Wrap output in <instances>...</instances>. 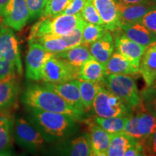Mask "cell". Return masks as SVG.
I'll return each mask as SVG.
<instances>
[{"instance_id": "obj_24", "label": "cell", "mask_w": 156, "mask_h": 156, "mask_svg": "<svg viewBox=\"0 0 156 156\" xmlns=\"http://www.w3.org/2000/svg\"><path fill=\"white\" fill-rule=\"evenodd\" d=\"M136 139L132 137L124 132L111 134L110 144L107 155L123 156L125 152L133 144L136 142Z\"/></svg>"}, {"instance_id": "obj_43", "label": "cell", "mask_w": 156, "mask_h": 156, "mask_svg": "<svg viewBox=\"0 0 156 156\" xmlns=\"http://www.w3.org/2000/svg\"><path fill=\"white\" fill-rule=\"evenodd\" d=\"M9 1L10 0H0V17H3L6 7L8 5Z\"/></svg>"}, {"instance_id": "obj_11", "label": "cell", "mask_w": 156, "mask_h": 156, "mask_svg": "<svg viewBox=\"0 0 156 156\" xmlns=\"http://www.w3.org/2000/svg\"><path fill=\"white\" fill-rule=\"evenodd\" d=\"M4 24L15 30L24 28L30 18L25 0H10L3 15Z\"/></svg>"}, {"instance_id": "obj_16", "label": "cell", "mask_w": 156, "mask_h": 156, "mask_svg": "<svg viewBox=\"0 0 156 156\" xmlns=\"http://www.w3.org/2000/svg\"><path fill=\"white\" fill-rule=\"evenodd\" d=\"M15 119L10 113L0 111V156L12 153L13 130Z\"/></svg>"}, {"instance_id": "obj_3", "label": "cell", "mask_w": 156, "mask_h": 156, "mask_svg": "<svg viewBox=\"0 0 156 156\" xmlns=\"http://www.w3.org/2000/svg\"><path fill=\"white\" fill-rule=\"evenodd\" d=\"M81 14H61L55 17H41L31 29L29 41L44 36H63L69 34L83 20Z\"/></svg>"}, {"instance_id": "obj_37", "label": "cell", "mask_w": 156, "mask_h": 156, "mask_svg": "<svg viewBox=\"0 0 156 156\" xmlns=\"http://www.w3.org/2000/svg\"><path fill=\"white\" fill-rule=\"evenodd\" d=\"M143 145V155H156V131L145 140H140Z\"/></svg>"}, {"instance_id": "obj_6", "label": "cell", "mask_w": 156, "mask_h": 156, "mask_svg": "<svg viewBox=\"0 0 156 156\" xmlns=\"http://www.w3.org/2000/svg\"><path fill=\"white\" fill-rule=\"evenodd\" d=\"M80 68L53 54L43 66L41 80L44 83H63L78 79Z\"/></svg>"}, {"instance_id": "obj_39", "label": "cell", "mask_w": 156, "mask_h": 156, "mask_svg": "<svg viewBox=\"0 0 156 156\" xmlns=\"http://www.w3.org/2000/svg\"><path fill=\"white\" fill-rule=\"evenodd\" d=\"M141 23L156 36V9L145 15L142 19Z\"/></svg>"}, {"instance_id": "obj_27", "label": "cell", "mask_w": 156, "mask_h": 156, "mask_svg": "<svg viewBox=\"0 0 156 156\" xmlns=\"http://www.w3.org/2000/svg\"><path fill=\"white\" fill-rule=\"evenodd\" d=\"M77 83L80 91L81 100L85 112H89L93 108V101L98 90L102 87L101 83L82 80L77 79Z\"/></svg>"}, {"instance_id": "obj_34", "label": "cell", "mask_w": 156, "mask_h": 156, "mask_svg": "<svg viewBox=\"0 0 156 156\" xmlns=\"http://www.w3.org/2000/svg\"><path fill=\"white\" fill-rule=\"evenodd\" d=\"M134 113H132L128 117L124 131L126 134L136 140H142V136L138 128V114L135 109H132Z\"/></svg>"}, {"instance_id": "obj_14", "label": "cell", "mask_w": 156, "mask_h": 156, "mask_svg": "<svg viewBox=\"0 0 156 156\" xmlns=\"http://www.w3.org/2000/svg\"><path fill=\"white\" fill-rule=\"evenodd\" d=\"M95 8L102 19L103 26L107 30L113 31L121 28V23L114 0H92Z\"/></svg>"}, {"instance_id": "obj_31", "label": "cell", "mask_w": 156, "mask_h": 156, "mask_svg": "<svg viewBox=\"0 0 156 156\" xmlns=\"http://www.w3.org/2000/svg\"><path fill=\"white\" fill-rule=\"evenodd\" d=\"M72 0H48L41 17H55L61 15Z\"/></svg>"}, {"instance_id": "obj_35", "label": "cell", "mask_w": 156, "mask_h": 156, "mask_svg": "<svg viewBox=\"0 0 156 156\" xmlns=\"http://www.w3.org/2000/svg\"><path fill=\"white\" fill-rule=\"evenodd\" d=\"M17 69L15 64L0 56V80L8 77H16Z\"/></svg>"}, {"instance_id": "obj_8", "label": "cell", "mask_w": 156, "mask_h": 156, "mask_svg": "<svg viewBox=\"0 0 156 156\" xmlns=\"http://www.w3.org/2000/svg\"><path fill=\"white\" fill-rule=\"evenodd\" d=\"M36 41H29V48L25 58V77L34 81L41 80L43 66L45 62L53 55Z\"/></svg>"}, {"instance_id": "obj_30", "label": "cell", "mask_w": 156, "mask_h": 156, "mask_svg": "<svg viewBox=\"0 0 156 156\" xmlns=\"http://www.w3.org/2000/svg\"><path fill=\"white\" fill-rule=\"evenodd\" d=\"M107 31L108 30L103 25H95L86 22L83 28L82 44H91L104 36Z\"/></svg>"}, {"instance_id": "obj_26", "label": "cell", "mask_w": 156, "mask_h": 156, "mask_svg": "<svg viewBox=\"0 0 156 156\" xmlns=\"http://www.w3.org/2000/svg\"><path fill=\"white\" fill-rule=\"evenodd\" d=\"M138 114V128L142 136V140H145L156 131V119L144 108L142 102L134 107Z\"/></svg>"}, {"instance_id": "obj_22", "label": "cell", "mask_w": 156, "mask_h": 156, "mask_svg": "<svg viewBox=\"0 0 156 156\" xmlns=\"http://www.w3.org/2000/svg\"><path fill=\"white\" fill-rule=\"evenodd\" d=\"M105 75L104 66L92 56L80 67L78 80L102 83Z\"/></svg>"}, {"instance_id": "obj_20", "label": "cell", "mask_w": 156, "mask_h": 156, "mask_svg": "<svg viewBox=\"0 0 156 156\" xmlns=\"http://www.w3.org/2000/svg\"><path fill=\"white\" fill-rule=\"evenodd\" d=\"M19 93L16 77L0 80V111H5L16 102Z\"/></svg>"}, {"instance_id": "obj_36", "label": "cell", "mask_w": 156, "mask_h": 156, "mask_svg": "<svg viewBox=\"0 0 156 156\" xmlns=\"http://www.w3.org/2000/svg\"><path fill=\"white\" fill-rule=\"evenodd\" d=\"M48 0H25L30 11V20H34L41 17Z\"/></svg>"}, {"instance_id": "obj_33", "label": "cell", "mask_w": 156, "mask_h": 156, "mask_svg": "<svg viewBox=\"0 0 156 156\" xmlns=\"http://www.w3.org/2000/svg\"><path fill=\"white\" fill-rule=\"evenodd\" d=\"M85 23H86V21H85L83 20L82 21V22L80 23L74 30H72L69 34L65 35V36H62V38L64 39L66 43H67L68 49L82 44V41H83V28Z\"/></svg>"}, {"instance_id": "obj_21", "label": "cell", "mask_w": 156, "mask_h": 156, "mask_svg": "<svg viewBox=\"0 0 156 156\" xmlns=\"http://www.w3.org/2000/svg\"><path fill=\"white\" fill-rule=\"evenodd\" d=\"M106 75H134L139 73V69H136L126 58L118 51L114 52L111 56L105 67Z\"/></svg>"}, {"instance_id": "obj_28", "label": "cell", "mask_w": 156, "mask_h": 156, "mask_svg": "<svg viewBox=\"0 0 156 156\" xmlns=\"http://www.w3.org/2000/svg\"><path fill=\"white\" fill-rule=\"evenodd\" d=\"M128 117L129 116L103 118L97 116L95 117L94 121L109 134H115L124 131Z\"/></svg>"}, {"instance_id": "obj_18", "label": "cell", "mask_w": 156, "mask_h": 156, "mask_svg": "<svg viewBox=\"0 0 156 156\" xmlns=\"http://www.w3.org/2000/svg\"><path fill=\"white\" fill-rule=\"evenodd\" d=\"M121 29L128 38L146 47L156 44L155 35L148 30L142 23L122 24Z\"/></svg>"}, {"instance_id": "obj_44", "label": "cell", "mask_w": 156, "mask_h": 156, "mask_svg": "<svg viewBox=\"0 0 156 156\" xmlns=\"http://www.w3.org/2000/svg\"><path fill=\"white\" fill-rule=\"evenodd\" d=\"M152 1H153V2H154V3H155V5H156V0H152Z\"/></svg>"}, {"instance_id": "obj_41", "label": "cell", "mask_w": 156, "mask_h": 156, "mask_svg": "<svg viewBox=\"0 0 156 156\" xmlns=\"http://www.w3.org/2000/svg\"><path fill=\"white\" fill-rule=\"evenodd\" d=\"M143 103L144 108L147 112L151 114L156 119V98Z\"/></svg>"}, {"instance_id": "obj_15", "label": "cell", "mask_w": 156, "mask_h": 156, "mask_svg": "<svg viewBox=\"0 0 156 156\" xmlns=\"http://www.w3.org/2000/svg\"><path fill=\"white\" fill-rule=\"evenodd\" d=\"M88 127L90 141L93 155L106 156L110 144L111 134L104 130L96 122L89 120L86 122Z\"/></svg>"}, {"instance_id": "obj_42", "label": "cell", "mask_w": 156, "mask_h": 156, "mask_svg": "<svg viewBox=\"0 0 156 156\" xmlns=\"http://www.w3.org/2000/svg\"><path fill=\"white\" fill-rule=\"evenodd\" d=\"M118 2L124 5H136V4L150 2H152V0H118Z\"/></svg>"}, {"instance_id": "obj_5", "label": "cell", "mask_w": 156, "mask_h": 156, "mask_svg": "<svg viewBox=\"0 0 156 156\" xmlns=\"http://www.w3.org/2000/svg\"><path fill=\"white\" fill-rule=\"evenodd\" d=\"M93 108L98 116L103 118L128 116L132 110L119 97L103 86L95 95Z\"/></svg>"}, {"instance_id": "obj_29", "label": "cell", "mask_w": 156, "mask_h": 156, "mask_svg": "<svg viewBox=\"0 0 156 156\" xmlns=\"http://www.w3.org/2000/svg\"><path fill=\"white\" fill-rule=\"evenodd\" d=\"M34 41L42 45L46 50L53 54H57L68 49V46L62 36H44L36 39Z\"/></svg>"}, {"instance_id": "obj_38", "label": "cell", "mask_w": 156, "mask_h": 156, "mask_svg": "<svg viewBox=\"0 0 156 156\" xmlns=\"http://www.w3.org/2000/svg\"><path fill=\"white\" fill-rule=\"evenodd\" d=\"M87 0H72L62 14L77 15L80 14Z\"/></svg>"}, {"instance_id": "obj_23", "label": "cell", "mask_w": 156, "mask_h": 156, "mask_svg": "<svg viewBox=\"0 0 156 156\" xmlns=\"http://www.w3.org/2000/svg\"><path fill=\"white\" fill-rule=\"evenodd\" d=\"M89 46L90 45L82 44L75 47L54 54L58 57L63 58L72 65L80 68L87 60L93 56L90 51Z\"/></svg>"}, {"instance_id": "obj_10", "label": "cell", "mask_w": 156, "mask_h": 156, "mask_svg": "<svg viewBox=\"0 0 156 156\" xmlns=\"http://www.w3.org/2000/svg\"><path fill=\"white\" fill-rule=\"evenodd\" d=\"M0 56L13 62L17 67V74L22 75L23 67L18 41L13 31L6 25L0 28Z\"/></svg>"}, {"instance_id": "obj_13", "label": "cell", "mask_w": 156, "mask_h": 156, "mask_svg": "<svg viewBox=\"0 0 156 156\" xmlns=\"http://www.w3.org/2000/svg\"><path fill=\"white\" fill-rule=\"evenodd\" d=\"M44 85L59 95L72 106L85 112L77 80L63 83H44Z\"/></svg>"}, {"instance_id": "obj_9", "label": "cell", "mask_w": 156, "mask_h": 156, "mask_svg": "<svg viewBox=\"0 0 156 156\" xmlns=\"http://www.w3.org/2000/svg\"><path fill=\"white\" fill-rule=\"evenodd\" d=\"M112 34L117 51L124 56L136 69H139L140 60L147 47L128 38L121 28L113 31Z\"/></svg>"}, {"instance_id": "obj_2", "label": "cell", "mask_w": 156, "mask_h": 156, "mask_svg": "<svg viewBox=\"0 0 156 156\" xmlns=\"http://www.w3.org/2000/svg\"><path fill=\"white\" fill-rule=\"evenodd\" d=\"M30 109V122L40 131L46 142L63 138L74 131L75 122L73 117L60 113Z\"/></svg>"}, {"instance_id": "obj_32", "label": "cell", "mask_w": 156, "mask_h": 156, "mask_svg": "<svg viewBox=\"0 0 156 156\" xmlns=\"http://www.w3.org/2000/svg\"><path fill=\"white\" fill-rule=\"evenodd\" d=\"M80 14L84 20L86 21L87 23L103 25L102 19H101L98 12L95 8L92 0H87L83 9H82Z\"/></svg>"}, {"instance_id": "obj_4", "label": "cell", "mask_w": 156, "mask_h": 156, "mask_svg": "<svg viewBox=\"0 0 156 156\" xmlns=\"http://www.w3.org/2000/svg\"><path fill=\"white\" fill-rule=\"evenodd\" d=\"M102 83L107 90L119 97L132 108L142 103L140 93L131 75H106Z\"/></svg>"}, {"instance_id": "obj_17", "label": "cell", "mask_w": 156, "mask_h": 156, "mask_svg": "<svg viewBox=\"0 0 156 156\" xmlns=\"http://www.w3.org/2000/svg\"><path fill=\"white\" fill-rule=\"evenodd\" d=\"M114 41L113 34L108 30L104 36L96 41L90 44L89 48L95 59L106 67L107 62L114 51Z\"/></svg>"}, {"instance_id": "obj_19", "label": "cell", "mask_w": 156, "mask_h": 156, "mask_svg": "<svg viewBox=\"0 0 156 156\" xmlns=\"http://www.w3.org/2000/svg\"><path fill=\"white\" fill-rule=\"evenodd\" d=\"M139 73L147 87L156 79V44L147 47L144 52L140 60Z\"/></svg>"}, {"instance_id": "obj_40", "label": "cell", "mask_w": 156, "mask_h": 156, "mask_svg": "<svg viewBox=\"0 0 156 156\" xmlns=\"http://www.w3.org/2000/svg\"><path fill=\"white\" fill-rule=\"evenodd\" d=\"M140 97L142 103L148 102L154 98H156V79L151 85L146 87L140 93Z\"/></svg>"}, {"instance_id": "obj_7", "label": "cell", "mask_w": 156, "mask_h": 156, "mask_svg": "<svg viewBox=\"0 0 156 156\" xmlns=\"http://www.w3.org/2000/svg\"><path fill=\"white\" fill-rule=\"evenodd\" d=\"M14 138L19 146L32 151L43 147L46 142L36 126L22 117L15 122Z\"/></svg>"}, {"instance_id": "obj_12", "label": "cell", "mask_w": 156, "mask_h": 156, "mask_svg": "<svg viewBox=\"0 0 156 156\" xmlns=\"http://www.w3.org/2000/svg\"><path fill=\"white\" fill-rule=\"evenodd\" d=\"M116 6L122 24L141 23L145 15L156 9V5L153 1L136 5H124L118 2Z\"/></svg>"}, {"instance_id": "obj_25", "label": "cell", "mask_w": 156, "mask_h": 156, "mask_svg": "<svg viewBox=\"0 0 156 156\" xmlns=\"http://www.w3.org/2000/svg\"><path fill=\"white\" fill-rule=\"evenodd\" d=\"M62 153L73 156L93 155L89 134H85L70 141L69 144L64 147Z\"/></svg>"}, {"instance_id": "obj_1", "label": "cell", "mask_w": 156, "mask_h": 156, "mask_svg": "<svg viewBox=\"0 0 156 156\" xmlns=\"http://www.w3.org/2000/svg\"><path fill=\"white\" fill-rule=\"evenodd\" d=\"M22 102L28 108L64 114L77 121L80 119L84 114L83 112L72 106L59 95L44 85H28L23 94Z\"/></svg>"}]
</instances>
